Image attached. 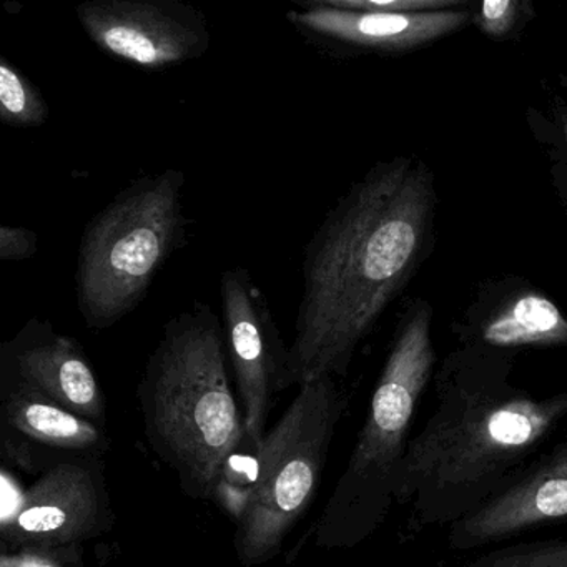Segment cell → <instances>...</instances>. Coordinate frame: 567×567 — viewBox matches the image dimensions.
I'll use <instances>...</instances> for the list:
<instances>
[{
  "label": "cell",
  "mask_w": 567,
  "mask_h": 567,
  "mask_svg": "<svg viewBox=\"0 0 567 567\" xmlns=\"http://www.w3.org/2000/svg\"><path fill=\"white\" fill-rule=\"evenodd\" d=\"M424 162H380L328 212L305 250L287 388L347 377L360 344L420 270L433 240Z\"/></svg>",
  "instance_id": "6da1fadb"
},
{
  "label": "cell",
  "mask_w": 567,
  "mask_h": 567,
  "mask_svg": "<svg viewBox=\"0 0 567 567\" xmlns=\"http://www.w3.org/2000/svg\"><path fill=\"white\" fill-rule=\"evenodd\" d=\"M513 351L460 344L434 373L436 408L411 436L396 504L414 529L454 526L513 486L567 417V390L513 381Z\"/></svg>",
  "instance_id": "7a4b0ae2"
},
{
  "label": "cell",
  "mask_w": 567,
  "mask_h": 567,
  "mask_svg": "<svg viewBox=\"0 0 567 567\" xmlns=\"http://www.w3.org/2000/svg\"><path fill=\"white\" fill-rule=\"evenodd\" d=\"M145 437L185 496L214 501L241 447L244 413L231 390L221 318L195 301L171 318L137 388Z\"/></svg>",
  "instance_id": "3957f363"
},
{
  "label": "cell",
  "mask_w": 567,
  "mask_h": 567,
  "mask_svg": "<svg viewBox=\"0 0 567 567\" xmlns=\"http://www.w3.org/2000/svg\"><path fill=\"white\" fill-rule=\"evenodd\" d=\"M433 315V307L416 298L400 318L353 453L315 526L318 547L360 546L396 504L411 424L436 367Z\"/></svg>",
  "instance_id": "277c9868"
},
{
  "label": "cell",
  "mask_w": 567,
  "mask_h": 567,
  "mask_svg": "<svg viewBox=\"0 0 567 567\" xmlns=\"http://www.w3.org/2000/svg\"><path fill=\"white\" fill-rule=\"evenodd\" d=\"M184 172L141 177L99 212L81 238L75 291L91 330L117 324L138 307L184 238Z\"/></svg>",
  "instance_id": "5b68a950"
},
{
  "label": "cell",
  "mask_w": 567,
  "mask_h": 567,
  "mask_svg": "<svg viewBox=\"0 0 567 567\" xmlns=\"http://www.w3.org/2000/svg\"><path fill=\"white\" fill-rule=\"evenodd\" d=\"M338 378L320 377L298 390L284 416L255 450V477L235 520L234 546L241 566L270 563L310 511L348 398Z\"/></svg>",
  "instance_id": "8992f818"
},
{
  "label": "cell",
  "mask_w": 567,
  "mask_h": 567,
  "mask_svg": "<svg viewBox=\"0 0 567 567\" xmlns=\"http://www.w3.org/2000/svg\"><path fill=\"white\" fill-rule=\"evenodd\" d=\"M221 327L237 381L245 436L254 450L267 434L275 394L287 390L288 350L270 305L250 271L237 267L220 278Z\"/></svg>",
  "instance_id": "52a82bcc"
},
{
  "label": "cell",
  "mask_w": 567,
  "mask_h": 567,
  "mask_svg": "<svg viewBox=\"0 0 567 567\" xmlns=\"http://www.w3.org/2000/svg\"><path fill=\"white\" fill-rule=\"evenodd\" d=\"M79 24L102 52L144 71H164L207 54L204 12L181 0H85Z\"/></svg>",
  "instance_id": "ba28073f"
},
{
  "label": "cell",
  "mask_w": 567,
  "mask_h": 567,
  "mask_svg": "<svg viewBox=\"0 0 567 567\" xmlns=\"http://www.w3.org/2000/svg\"><path fill=\"white\" fill-rule=\"evenodd\" d=\"M114 520L105 460L81 457L41 474L0 537L12 549L79 547L109 533Z\"/></svg>",
  "instance_id": "9c48e42d"
},
{
  "label": "cell",
  "mask_w": 567,
  "mask_h": 567,
  "mask_svg": "<svg viewBox=\"0 0 567 567\" xmlns=\"http://www.w3.org/2000/svg\"><path fill=\"white\" fill-rule=\"evenodd\" d=\"M107 427L59 406L18 381L0 378V453L6 464L28 474L81 457L105 460Z\"/></svg>",
  "instance_id": "30bf717a"
},
{
  "label": "cell",
  "mask_w": 567,
  "mask_h": 567,
  "mask_svg": "<svg viewBox=\"0 0 567 567\" xmlns=\"http://www.w3.org/2000/svg\"><path fill=\"white\" fill-rule=\"evenodd\" d=\"M0 378L18 381L59 406L107 427V400L84 348L54 324L32 318L0 347Z\"/></svg>",
  "instance_id": "8fae6325"
},
{
  "label": "cell",
  "mask_w": 567,
  "mask_h": 567,
  "mask_svg": "<svg viewBox=\"0 0 567 567\" xmlns=\"http://www.w3.org/2000/svg\"><path fill=\"white\" fill-rule=\"evenodd\" d=\"M567 519V437L547 447L499 496L450 527V549L474 550L506 543Z\"/></svg>",
  "instance_id": "7c38bea8"
},
{
  "label": "cell",
  "mask_w": 567,
  "mask_h": 567,
  "mask_svg": "<svg viewBox=\"0 0 567 567\" xmlns=\"http://www.w3.org/2000/svg\"><path fill=\"white\" fill-rule=\"evenodd\" d=\"M460 344L494 350L567 348V315L543 291L516 278L489 281L456 327Z\"/></svg>",
  "instance_id": "4fadbf2b"
},
{
  "label": "cell",
  "mask_w": 567,
  "mask_h": 567,
  "mask_svg": "<svg viewBox=\"0 0 567 567\" xmlns=\"http://www.w3.org/2000/svg\"><path fill=\"white\" fill-rule=\"evenodd\" d=\"M287 12L297 31L348 48L371 51H410L463 29L471 21V6L423 14H381L333 8L324 0H307Z\"/></svg>",
  "instance_id": "5bb4252c"
},
{
  "label": "cell",
  "mask_w": 567,
  "mask_h": 567,
  "mask_svg": "<svg viewBox=\"0 0 567 567\" xmlns=\"http://www.w3.org/2000/svg\"><path fill=\"white\" fill-rule=\"evenodd\" d=\"M49 105L42 92L8 59H0V121L9 127H41Z\"/></svg>",
  "instance_id": "9a60e30c"
},
{
  "label": "cell",
  "mask_w": 567,
  "mask_h": 567,
  "mask_svg": "<svg viewBox=\"0 0 567 567\" xmlns=\"http://www.w3.org/2000/svg\"><path fill=\"white\" fill-rule=\"evenodd\" d=\"M466 567H567V540H523L496 547Z\"/></svg>",
  "instance_id": "2e32d148"
},
{
  "label": "cell",
  "mask_w": 567,
  "mask_h": 567,
  "mask_svg": "<svg viewBox=\"0 0 567 567\" xmlns=\"http://www.w3.org/2000/svg\"><path fill=\"white\" fill-rule=\"evenodd\" d=\"M534 9L530 2L520 0H484L476 11L471 9L474 25L487 38L504 39L513 34L517 25L533 18Z\"/></svg>",
  "instance_id": "e0dca14e"
},
{
  "label": "cell",
  "mask_w": 567,
  "mask_h": 567,
  "mask_svg": "<svg viewBox=\"0 0 567 567\" xmlns=\"http://www.w3.org/2000/svg\"><path fill=\"white\" fill-rule=\"evenodd\" d=\"M333 8L381 14H423L470 8L464 0H324Z\"/></svg>",
  "instance_id": "ac0fdd59"
},
{
  "label": "cell",
  "mask_w": 567,
  "mask_h": 567,
  "mask_svg": "<svg viewBox=\"0 0 567 567\" xmlns=\"http://www.w3.org/2000/svg\"><path fill=\"white\" fill-rule=\"evenodd\" d=\"M79 547H62V549H22L4 550L0 557V567H81Z\"/></svg>",
  "instance_id": "d6986e66"
},
{
  "label": "cell",
  "mask_w": 567,
  "mask_h": 567,
  "mask_svg": "<svg viewBox=\"0 0 567 567\" xmlns=\"http://www.w3.org/2000/svg\"><path fill=\"white\" fill-rule=\"evenodd\" d=\"M39 237L35 231L24 227H0V260H29L38 254Z\"/></svg>",
  "instance_id": "ffe728a7"
},
{
  "label": "cell",
  "mask_w": 567,
  "mask_h": 567,
  "mask_svg": "<svg viewBox=\"0 0 567 567\" xmlns=\"http://www.w3.org/2000/svg\"><path fill=\"white\" fill-rule=\"evenodd\" d=\"M0 477H2V507H0V527H2L8 526L18 516L28 489L22 487L18 477L8 470V466L2 467Z\"/></svg>",
  "instance_id": "44dd1931"
},
{
  "label": "cell",
  "mask_w": 567,
  "mask_h": 567,
  "mask_svg": "<svg viewBox=\"0 0 567 567\" xmlns=\"http://www.w3.org/2000/svg\"><path fill=\"white\" fill-rule=\"evenodd\" d=\"M563 125H564V135H566V138H567V115H566V117H564Z\"/></svg>",
  "instance_id": "7402d4cb"
},
{
  "label": "cell",
  "mask_w": 567,
  "mask_h": 567,
  "mask_svg": "<svg viewBox=\"0 0 567 567\" xmlns=\"http://www.w3.org/2000/svg\"><path fill=\"white\" fill-rule=\"evenodd\" d=\"M564 85H566V87H567V74H566V78H564Z\"/></svg>",
  "instance_id": "603a6c76"
}]
</instances>
